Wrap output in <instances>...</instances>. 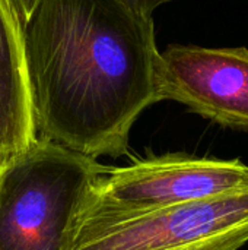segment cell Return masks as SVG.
Masks as SVG:
<instances>
[{
	"label": "cell",
	"instance_id": "obj_1",
	"mask_svg": "<svg viewBox=\"0 0 248 250\" xmlns=\"http://www.w3.org/2000/svg\"><path fill=\"white\" fill-rule=\"evenodd\" d=\"M37 138L96 160L161 101L153 18L121 0H39L23 23Z\"/></svg>",
	"mask_w": 248,
	"mask_h": 250
},
{
	"label": "cell",
	"instance_id": "obj_2",
	"mask_svg": "<svg viewBox=\"0 0 248 250\" xmlns=\"http://www.w3.org/2000/svg\"><path fill=\"white\" fill-rule=\"evenodd\" d=\"M105 171L94 158L37 138L0 168V250H67Z\"/></svg>",
	"mask_w": 248,
	"mask_h": 250
},
{
	"label": "cell",
	"instance_id": "obj_3",
	"mask_svg": "<svg viewBox=\"0 0 248 250\" xmlns=\"http://www.w3.org/2000/svg\"><path fill=\"white\" fill-rule=\"evenodd\" d=\"M248 189L123 217L79 215L67 250H240Z\"/></svg>",
	"mask_w": 248,
	"mask_h": 250
},
{
	"label": "cell",
	"instance_id": "obj_4",
	"mask_svg": "<svg viewBox=\"0 0 248 250\" xmlns=\"http://www.w3.org/2000/svg\"><path fill=\"white\" fill-rule=\"evenodd\" d=\"M244 189H248V166L238 158L164 154L107 170L92 188L79 215L143 214Z\"/></svg>",
	"mask_w": 248,
	"mask_h": 250
},
{
	"label": "cell",
	"instance_id": "obj_5",
	"mask_svg": "<svg viewBox=\"0 0 248 250\" xmlns=\"http://www.w3.org/2000/svg\"><path fill=\"white\" fill-rule=\"evenodd\" d=\"M159 97L221 126L248 130V48L168 45L161 53Z\"/></svg>",
	"mask_w": 248,
	"mask_h": 250
},
{
	"label": "cell",
	"instance_id": "obj_6",
	"mask_svg": "<svg viewBox=\"0 0 248 250\" xmlns=\"http://www.w3.org/2000/svg\"><path fill=\"white\" fill-rule=\"evenodd\" d=\"M35 139L23 26L12 0H0V168Z\"/></svg>",
	"mask_w": 248,
	"mask_h": 250
},
{
	"label": "cell",
	"instance_id": "obj_7",
	"mask_svg": "<svg viewBox=\"0 0 248 250\" xmlns=\"http://www.w3.org/2000/svg\"><path fill=\"white\" fill-rule=\"evenodd\" d=\"M121 1H124L127 6H130L134 10L152 15L155 9H158L159 6H162L165 3L174 1V0H121Z\"/></svg>",
	"mask_w": 248,
	"mask_h": 250
},
{
	"label": "cell",
	"instance_id": "obj_8",
	"mask_svg": "<svg viewBox=\"0 0 248 250\" xmlns=\"http://www.w3.org/2000/svg\"><path fill=\"white\" fill-rule=\"evenodd\" d=\"M12 3L16 9L18 16H19L22 26H23V23L29 19V16L32 15L34 9L37 7L39 0H12Z\"/></svg>",
	"mask_w": 248,
	"mask_h": 250
}]
</instances>
